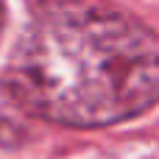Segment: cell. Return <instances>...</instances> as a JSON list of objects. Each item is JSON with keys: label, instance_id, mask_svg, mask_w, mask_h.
I'll list each match as a JSON object with an SVG mask.
<instances>
[{"label": "cell", "instance_id": "1", "mask_svg": "<svg viewBox=\"0 0 159 159\" xmlns=\"http://www.w3.org/2000/svg\"><path fill=\"white\" fill-rule=\"evenodd\" d=\"M6 84L56 126H115L159 103V39L112 0H36Z\"/></svg>", "mask_w": 159, "mask_h": 159}, {"label": "cell", "instance_id": "2", "mask_svg": "<svg viewBox=\"0 0 159 159\" xmlns=\"http://www.w3.org/2000/svg\"><path fill=\"white\" fill-rule=\"evenodd\" d=\"M25 106L14 95V89L0 81V145L3 148H17L28 137V123H25Z\"/></svg>", "mask_w": 159, "mask_h": 159}, {"label": "cell", "instance_id": "3", "mask_svg": "<svg viewBox=\"0 0 159 159\" xmlns=\"http://www.w3.org/2000/svg\"><path fill=\"white\" fill-rule=\"evenodd\" d=\"M3 22H6V6H3V0H0V31H3Z\"/></svg>", "mask_w": 159, "mask_h": 159}]
</instances>
